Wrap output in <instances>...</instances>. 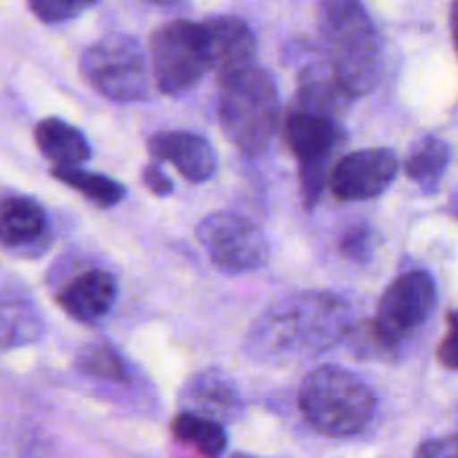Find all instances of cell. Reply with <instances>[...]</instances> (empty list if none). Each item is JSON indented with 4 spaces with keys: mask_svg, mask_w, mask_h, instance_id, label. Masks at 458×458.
Returning <instances> with one entry per match:
<instances>
[{
    "mask_svg": "<svg viewBox=\"0 0 458 458\" xmlns=\"http://www.w3.org/2000/svg\"><path fill=\"white\" fill-rule=\"evenodd\" d=\"M452 150L443 139L423 137L410 148L405 161V173L411 182L419 183L425 192H437L447 165H450Z\"/></svg>",
    "mask_w": 458,
    "mask_h": 458,
    "instance_id": "19",
    "label": "cell"
},
{
    "mask_svg": "<svg viewBox=\"0 0 458 458\" xmlns=\"http://www.w3.org/2000/svg\"><path fill=\"white\" fill-rule=\"evenodd\" d=\"M437 307V284L425 271L403 273L385 289L376 322L392 340L401 343L425 325Z\"/></svg>",
    "mask_w": 458,
    "mask_h": 458,
    "instance_id": "9",
    "label": "cell"
},
{
    "mask_svg": "<svg viewBox=\"0 0 458 458\" xmlns=\"http://www.w3.org/2000/svg\"><path fill=\"white\" fill-rule=\"evenodd\" d=\"M150 67L164 94L186 92L210 70L208 40L201 22L173 21L152 34Z\"/></svg>",
    "mask_w": 458,
    "mask_h": 458,
    "instance_id": "7",
    "label": "cell"
},
{
    "mask_svg": "<svg viewBox=\"0 0 458 458\" xmlns=\"http://www.w3.org/2000/svg\"><path fill=\"white\" fill-rule=\"evenodd\" d=\"M150 3H155V4H174V3H179V0H150Z\"/></svg>",
    "mask_w": 458,
    "mask_h": 458,
    "instance_id": "30",
    "label": "cell"
},
{
    "mask_svg": "<svg viewBox=\"0 0 458 458\" xmlns=\"http://www.w3.org/2000/svg\"><path fill=\"white\" fill-rule=\"evenodd\" d=\"M47 231V215L38 201L9 195L0 206V242L4 246H25L40 240Z\"/></svg>",
    "mask_w": 458,
    "mask_h": 458,
    "instance_id": "17",
    "label": "cell"
},
{
    "mask_svg": "<svg viewBox=\"0 0 458 458\" xmlns=\"http://www.w3.org/2000/svg\"><path fill=\"white\" fill-rule=\"evenodd\" d=\"M119 295L114 276L106 268H88L76 273L56 291V302L72 320L94 327L112 311Z\"/></svg>",
    "mask_w": 458,
    "mask_h": 458,
    "instance_id": "11",
    "label": "cell"
},
{
    "mask_svg": "<svg viewBox=\"0 0 458 458\" xmlns=\"http://www.w3.org/2000/svg\"><path fill=\"white\" fill-rule=\"evenodd\" d=\"M148 152L152 159L168 161L192 183H204L217 173V152L213 143L197 132L188 130H173L159 132L148 139Z\"/></svg>",
    "mask_w": 458,
    "mask_h": 458,
    "instance_id": "12",
    "label": "cell"
},
{
    "mask_svg": "<svg viewBox=\"0 0 458 458\" xmlns=\"http://www.w3.org/2000/svg\"><path fill=\"white\" fill-rule=\"evenodd\" d=\"M43 334V320L38 309L34 307L27 295L3 293V349L9 352L13 347L31 344Z\"/></svg>",
    "mask_w": 458,
    "mask_h": 458,
    "instance_id": "20",
    "label": "cell"
},
{
    "mask_svg": "<svg viewBox=\"0 0 458 458\" xmlns=\"http://www.w3.org/2000/svg\"><path fill=\"white\" fill-rule=\"evenodd\" d=\"M344 343L360 360H392L398 352V343L380 329L376 318L374 320H353L344 335Z\"/></svg>",
    "mask_w": 458,
    "mask_h": 458,
    "instance_id": "23",
    "label": "cell"
},
{
    "mask_svg": "<svg viewBox=\"0 0 458 458\" xmlns=\"http://www.w3.org/2000/svg\"><path fill=\"white\" fill-rule=\"evenodd\" d=\"M141 182H143V186H146L148 191L157 197H168V195H173V191H174L173 179L164 173V168H161L159 164L146 165L141 173Z\"/></svg>",
    "mask_w": 458,
    "mask_h": 458,
    "instance_id": "27",
    "label": "cell"
},
{
    "mask_svg": "<svg viewBox=\"0 0 458 458\" xmlns=\"http://www.w3.org/2000/svg\"><path fill=\"white\" fill-rule=\"evenodd\" d=\"M300 411L318 434L344 438L369 425L376 411V396L353 371L325 365L302 380Z\"/></svg>",
    "mask_w": 458,
    "mask_h": 458,
    "instance_id": "3",
    "label": "cell"
},
{
    "mask_svg": "<svg viewBox=\"0 0 458 458\" xmlns=\"http://www.w3.org/2000/svg\"><path fill=\"white\" fill-rule=\"evenodd\" d=\"M170 434L179 445L197 452L201 456H219L226 452L228 437L222 420L210 416L197 414V411L182 410L170 423Z\"/></svg>",
    "mask_w": 458,
    "mask_h": 458,
    "instance_id": "18",
    "label": "cell"
},
{
    "mask_svg": "<svg viewBox=\"0 0 458 458\" xmlns=\"http://www.w3.org/2000/svg\"><path fill=\"white\" fill-rule=\"evenodd\" d=\"M201 25L208 40L210 70L217 72L219 79L253 65L258 43L253 30L242 18L210 16Z\"/></svg>",
    "mask_w": 458,
    "mask_h": 458,
    "instance_id": "13",
    "label": "cell"
},
{
    "mask_svg": "<svg viewBox=\"0 0 458 458\" xmlns=\"http://www.w3.org/2000/svg\"><path fill=\"white\" fill-rule=\"evenodd\" d=\"M217 116L226 137L244 155H259L280 121V97L271 74L250 65L222 76Z\"/></svg>",
    "mask_w": 458,
    "mask_h": 458,
    "instance_id": "4",
    "label": "cell"
},
{
    "mask_svg": "<svg viewBox=\"0 0 458 458\" xmlns=\"http://www.w3.org/2000/svg\"><path fill=\"white\" fill-rule=\"evenodd\" d=\"M179 403L183 410L197 411V414L210 416L222 423L240 419L244 403L235 383L217 369H204L192 376L182 389Z\"/></svg>",
    "mask_w": 458,
    "mask_h": 458,
    "instance_id": "14",
    "label": "cell"
},
{
    "mask_svg": "<svg viewBox=\"0 0 458 458\" xmlns=\"http://www.w3.org/2000/svg\"><path fill=\"white\" fill-rule=\"evenodd\" d=\"M419 456H429V458H441V456H458V434L452 437L437 438V441H428L416 450Z\"/></svg>",
    "mask_w": 458,
    "mask_h": 458,
    "instance_id": "28",
    "label": "cell"
},
{
    "mask_svg": "<svg viewBox=\"0 0 458 458\" xmlns=\"http://www.w3.org/2000/svg\"><path fill=\"white\" fill-rule=\"evenodd\" d=\"M286 143L298 159L300 192L307 210L322 199L327 186V165L347 139L343 119L295 107L286 116Z\"/></svg>",
    "mask_w": 458,
    "mask_h": 458,
    "instance_id": "6",
    "label": "cell"
},
{
    "mask_svg": "<svg viewBox=\"0 0 458 458\" xmlns=\"http://www.w3.org/2000/svg\"><path fill=\"white\" fill-rule=\"evenodd\" d=\"M27 3L38 21L47 22V25H58V22L72 21L83 13L97 0H27Z\"/></svg>",
    "mask_w": 458,
    "mask_h": 458,
    "instance_id": "24",
    "label": "cell"
},
{
    "mask_svg": "<svg viewBox=\"0 0 458 458\" xmlns=\"http://www.w3.org/2000/svg\"><path fill=\"white\" fill-rule=\"evenodd\" d=\"M398 174L396 152L389 148H367L335 164L329 188L340 201H365L383 195Z\"/></svg>",
    "mask_w": 458,
    "mask_h": 458,
    "instance_id": "10",
    "label": "cell"
},
{
    "mask_svg": "<svg viewBox=\"0 0 458 458\" xmlns=\"http://www.w3.org/2000/svg\"><path fill=\"white\" fill-rule=\"evenodd\" d=\"M452 27H454V43L458 52V3L454 4V13H452Z\"/></svg>",
    "mask_w": 458,
    "mask_h": 458,
    "instance_id": "29",
    "label": "cell"
},
{
    "mask_svg": "<svg viewBox=\"0 0 458 458\" xmlns=\"http://www.w3.org/2000/svg\"><path fill=\"white\" fill-rule=\"evenodd\" d=\"M141 43L128 34H107L81 54V72L98 94L116 103L148 97L150 74Z\"/></svg>",
    "mask_w": 458,
    "mask_h": 458,
    "instance_id": "5",
    "label": "cell"
},
{
    "mask_svg": "<svg viewBox=\"0 0 458 458\" xmlns=\"http://www.w3.org/2000/svg\"><path fill=\"white\" fill-rule=\"evenodd\" d=\"M352 322V307L340 295L295 293L268 307L250 325L244 352L267 367L300 365L344 340Z\"/></svg>",
    "mask_w": 458,
    "mask_h": 458,
    "instance_id": "1",
    "label": "cell"
},
{
    "mask_svg": "<svg viewBox=\"0 0 458 458\" xmlns=\"http://www.w3.org/2000/svg\"><path fill=\"white\" fill-rule=\"evenodd\" d=\"M197 240L204 246L210 262L231 276L258 271L271 258L267 235L244 215L231 210L201 219L197 226Z\"/></svg>",
    "mask_w": 458,
    "mask_h": 458,
    "instance_id": "8",
    "label": "cell"
},
{
    "mask_svg": "<svg viewBox=\"0 0 458 458\" xmlns=\"http://www.w3.org/2000/svg\"><path fill=\"white\" fill-rule=\"evenodd\" d=\"M353 98L356 97L338 79V74H335L327 58L322 63H311V65L300 70L295 107H304V110L343 119Z\"/></svg>",
    "mask_w": 458,
    "mask_h": 458,
    "instance_id": "15",
    "label": "cell"
},
{
    "mask_svg": "<svg viewBox=\"0 0 458 458\" xmlns=\"http://www.w3.org/2000/svg\"><path fill=\"white\" fill-rule=\"evenodd\" d=\"M340 250L344 258L353 259V262H369L376 250V231L367 224H360V226L356 224L343 235Z\"/></svg>",
    "mask_w": 458,
    "mask_h": 458,
    "instance_id": "25",
    "label": "cell"
},
{
    "mask_svg": "<svg viewBox=\"0 0 458 458\" xmlns=\"http://www.w3.org/2000/svg\"><path fill=\"white\" fill-rule=\"evenodd\" d=\"M437 360L445 369H458V309L447 316V334L438 344Z\"/></svg>",
    "mask_w": 458,
    "mask_h": 458,
    "instance_id": "26",
    "label": "cell"
},
{
    "mask_svg": "<svg viewBox=\"0 0 458 458\" xmlns=\"http://www.w3.org/2000/svg\"><path fill=\"white\" fill-rule=\"evenodd\" d=\"M327 61L353 97L369 92L380 72V38L360 0H318Z\"/></svg>",
    "mask_w": 458,
    "mask_h": 458,
    "instance_id": "2",
    "label": "cell"
},
{
    "mask_svg": "<svg viewBox=\"0 0 458 458\" xmlns=\"http://www.w3.org/2000/svg\"><path fill=\"white\" fill-rule=\"evenodd\" d=\"M34 141L40 155L56 165H83L92 157V146L85 134L67 121L47 116L34 128Z\"/></svg>",
    "mask_w": 458,
    "mask_h": 458,
    "instance_id": "16",
    "label": "cell"
},
{
    "mask_svg": "<svg viewBox=\"0 0 458 458\" xmlns=\"http://www.w3.org/2000/svg\"><path fill=\"white\" fill-rule=\"evenodd\" d=\"M52 177L65 186L74 188L85 199L101 206V208H112V206L121 204L125 197V188L119 182L106 177V174L89 173L81 165H56V168H52Z\"/></svg>",
    "mask_w": 458,
    "mask_h": 458,
    "instance_id": "21",
    "label": "cell"
},
{
    "mask_svg": "<svg viewBox=\"0 0 458 458\" xmlns=\"http://www.w3.org/2000/svg\"><path fill=\"white\" fill-rule=\"evenodd\" d=\"M76 365L85 376L101 383L119 385V387L130 383V369L125 360L110 343H103V340L85 344L79 352Z\"/></svg>",
    "mask_w": 458,
    "mask_h": 458,
    "instance_id": "22",
    "label": "cell"
}]
</instances>
